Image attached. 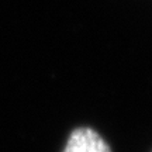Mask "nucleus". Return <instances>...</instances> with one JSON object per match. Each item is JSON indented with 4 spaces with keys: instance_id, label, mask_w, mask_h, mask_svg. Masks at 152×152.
Here are the masks:
<instances>
[{
    "instance_id": "obj_1",
    "label": "nucleus",
    "mask_w": 152,
    "mask_h": 152,
    "mask_svg": "<svg viewBox=\"0 0 152 152\" xmlns=\"http://www.w3.org/2000/svg\"><path fill=\"white\" fill-rule=\"evenodd\" d=\"M64 152H111L107 142L92 128H77L72 132Z\"/></svg>"
}]
</instances>
